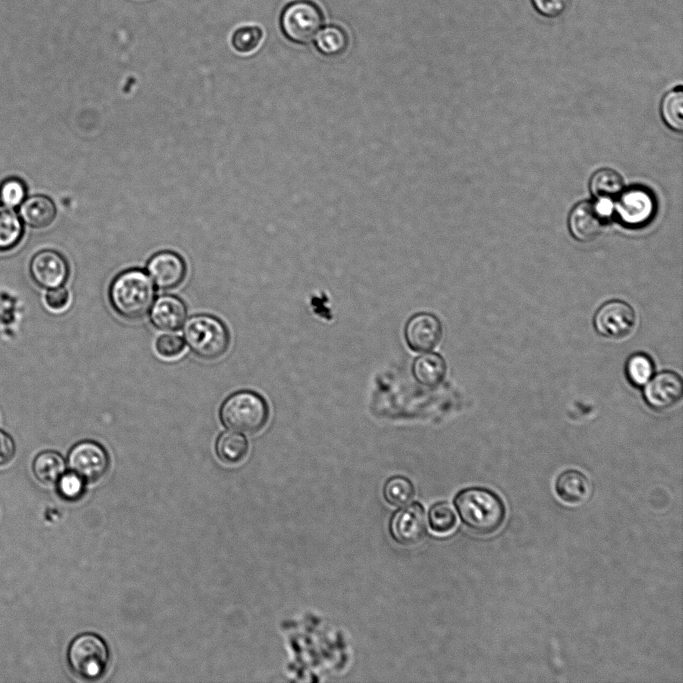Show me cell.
I'll return each instance as SVG.
<instances>
[{"label":"cell","mask_w":683,"mask_h":683,"mask_svg":"<svg viewBox=\"0 0 683 683\" xmlns=\"http://www.w3.org/2000/svg\"><path fill=\"white\" fill-rule=\"evenodd\" d=\"M108 298L111 307L119 316L127 320H137L150 311L155 298V288L144 270L127 269L112 280Z\"/></svg>","instance_id":"2"},{"label":"cell","mask_w":683,"mask_h":683,"mask_svg":"<svg viewBox=\"0 0 683 683\" xmlns=\"http://www.w3.org/2000/svg\"><path fill=\"white\" fill-rule=\"evenodd\" d=\"M455 507L462 522L479 535H490L502 526L506 507L502 498L485 487H468L455 496Z\"/></svg>","instance_id":"1"},{"label":"cell","mask_w":683,"mask_h":683,"mask_svg":"<svg viewBox=\"0 0 683 683\" xmlns=\"http://www.w3.org/2000/svg\"><path fill=\"white\" fill-rule=\"evenodd\" d=\"M644 386V400L655 410L673 407L683 395V382L680 375L669 370L658 373Z\"/></svg>","instance_id":"14"},{"label":"cell","mask_w":683,"mask_h":683,"mask_svg":"<svg viewBox=\"0 0 683 683\" xmlns=\"http://www.w3.org/2000/svg\"><path fill=\"white\" fill-rule=\"evenodd\" d=\"M392 538L401 545H413L426 535V515L423 506L414 502L406 504L391 517L389 524Z\"/></svg>","instance_id":"11"},{"label":"cell","mask_w":683,"mask_h":683,"mask_svg":"<svg viewBox=\"0 0 683 683\" xmlns=\"http://www.w3.org/2000/svg\"><path fill=\"white\" fill-rule=\"evenodd\" d=\"M23 236L22 220L9 207L0 205V252L15 248Z\"/></svg>","instance_id":"22"},{"label":"cell","mask_w":683,"mask_h":683,"mask_svg":"<svg viewBox=\"0 0 683 683\" xmlns=\"http://www.w3.org/2000/svg\"><path fill=\"white\" fill-rule=\"evenodd\" d=\"M16 445L13 438L0 430V466L8 464L15 456Z\"/></svg>","instance_id":"35"},{"label":"cell","mask_w":683,"mask_h":683,"mask_svg":"<svg viewBox=\"0 0 683 683\" xmlns=\"http://www.w3.org/2000/svg\"><path fill=\"white\" fill-rule=\"evenodd\" d=\"M58 489L65 499L76 500L83 494L84 480L74 472L63 473L58 479Z\"/></svg>","instance_id":"32"},{"label":"cell","mask_w":683,"mask_h":683,"mask_svg":"<svg viewBox=\"0 0 683 683\" xmlns=\"http://www.w3.org/2000/svg\"><path fill=\"white\" fill-rule=\"evenodd\" d=\"M248 452V442L239 432H223L216 442V453L226 463L235 464L244 459Z\"/></svg>","instance_id":"23"},{"label":"cell","mask_w":683,"mask_h":683,"mask_svg":"<svg viewBox=\"0 0 683 683\" xmlns=\"http://www.w3.org/2000/svg\"><path fill=\"white\" fill-rule=\"evenodd\" d=\"M44 301L50 310L56 312L62 311L67 307L70 301L69 292L62 286L49 289L45 295Z\"/></svg>","instance_id":"34"},{"label":"cell","mask_w":683,"mask_h":683,"mask_svg":"<svg viewBox=\"0 0 683 683\" xmlns=\"http://www.w3.org/2000/svg\"><path fill=\"white\" fill-rule=\"evenodd\" d=\"M29 272L37 286L49 290L63 286L69 277L70 269L62 254L45 249L32 257Z\"/></svg>","instance_id":"10"},{"label":"cell","mask_w":683,"mask_h":683,"mask_svg":"<svg viewBox=\"0 0 683 683\" xmlns=\"http://www.w3.org/2000/svg\"><path fill=\"white\" fill-rule=\"evenodd\" d=\"M660 113L664 123L672 130L681 132L683 129V92L674 88L662 98Z\"/></svg>","instance_id":"25"},{"label":"cell","mask_w":683,"mask_h":683,"mask_svg":"<svg viewBox=\"0 0 683 683\" xmlns=\"http://www.w3.org/2000/svg\"><path fill=\"white\" fill-rule=\"evenodd\" d=\"M263 32L258 26H243L236 29L231 37L233 48L239 53H250L261 43Z\"/></svg>","instance_id":"29"},{"label":"cell","mask_w":683,"mask_h":683,"mask_svg":"<svg viewBox=\"0 0 683 683\" xmlns=\"http://www.w3.org/2000/svg\"><path fill=\"white\" fill-rule=\"evenodd\" d=\"M347 33L337 25H328L315 36V45L320 53L326 56H339L348 47Z\"/></svg>","instance_id":"24"},{"label":"cell","mask_w":683,"mask_h":683,"mask_svg":"<svg viewBox=\"0 0 683 683\" xmlns=\"http://www.w3.org/2000/svg\"><path fill=\"white\" fill-rule=\"evenodd\" d=\"M412 482L403 476H393L384 485L385 500L393 506H404L414 497Z\"/></svg>","instance_id":"28"},{"label":"cell","mask_w":683,"mask_h":683,"mask_svg":"<svg viewBox=\"0 0 683 683\" xmlns=\"http://www.w3.org/2000/svg\"><path fill=\"white\" fill-rule=\"evenodd\" d=\"M428 522L434 533L446 535L455 529L457 515L448 502H438L430 508Z\"/></svg>","instance_id":"27"},{"label":"cell","mask_w":683,"mask_h":683,"mask_svg":"<svg viewBox=\"0 0 683 683\" xmlns=\"http://www.w3.org/2000/svg\"><path fill=\"white\" fill-rule=\"evenodd\" d=\"M442 324L431 313H417L406 323L404 336L408 346L416 352H427L436 347L442 337Z\"/></svg>","instance_id":"15"},{"label":"cell","mask_w":683,"mask_h":683,"mask_svg":"<svg viewBox=\"0 0 683 683\" xmlns=\"http://www.w3.org/2000/svg\"><path fill=\"white\" fill-rule=\"evenodd\" d=\"M591 194L601 202L616 199L624 190L621 175L613 169L603 168L596 171L589 182Z\"/></svg>","instance_id":"20"},{"label":"cell","mask_w":683,"mask_h":683,"mask_svg":"<svg viewBox=\"0 0 683 683\" xmlns=\"http://www.w3.org/2000/svg\"><path fill=\"white\" fill-rule=\"evenodd\" d=\"M593 324L597 333L604 337L624 338L636 326V313L627 302L618 299L610 300L598 308Z\"/></svg>","instance_id":"8"},{"label":"cell","mask_w":683,"mask_h":683,"mask_svg":"<svg viewBox=\"0 0 683 683\" xmlns=\"http://www.w3.org/2000/svg\"><path fill=\"white\" fill-rule=\"evenodd\" d=\"M447 366L442 356L437 353H425L418 356L412 365V374L422 385L434 388L446 375Z\"/></svg>","instance_id":"19"},{"label":"cell","mask_w":683,"mask_h":683,"mask_svg":"<svg viewBox=\"0 0 683 683\" xmlns=\"http://www.w3.org/2000/svg\"><path fill=\"white\" fill-rule=\"evenodd\" d=\"M67 459L70 470L88 482L101 479L109 467L107 451L94 441H81L75 444Z\"/></svg>","instance_id":"9"},{"label":"cell","mask_w":683,"mask_h":683,"mask_svg":"<svg viewBox=\"0 0 683 683\" xmlns=\"http://www.w3.org/2000/svg\"><path fill=\"white\" fill-rule=\"evenodd\" d=\"M65 467L64 458L58 452L47 450L35 457L32 470L40 482L52 484L62 476Z\"/></svg>","instance_id":"21"},{"label":"cell","mask_w":683,"mask_h":683,"mask_svg":"<svg viewBox=\"0 0 683 683\" xmlns=\"http://www.w3.org/2000/svg\"><path fill=\"white\" fill-rule=\"evenodd\" d=\"M26 199V185L17 178L10 177L0 184V204L9 208H16Z\"/></svg>","instance_id":"30"},{"label":"cell","mask_w":683,"mask_h":683,"mask_svg":"<svg viewBox=\"0 0 683 683\" xmlns=\"http://www.w3.org/2000/svg\"><path fill=\"white\" fill-rule=\"evenodd\" d=\"M109 659L104 640L96 634L84 633L77 636L68 649V662L72 671L87 680L99 678Z\"/></svg>","instance_id":"5"},{"label":"cell","mask_w":683,"mask_h":683,"mask_svg":"<svg viewBox=\"0 0 683 683\" xmlns=\"http://www.w3.org/2000/svg\"><path fill=\"white\" fill-rule=\"evenodd\" d=\"M280 24L290 41L306 44L313 40L323 24L320 8L309 0L290 3L282 12Z\"/></svg>","instance_id":"6"},{"label":"cell","mask_w":683,"mask_h":683,"mask_svg":"<svg viewBox=\"0 0 683 683\" xmlns=\"http://www.w3.org/2000/svg\"><path fill=\"white\" fill-rule=\"evenodd\" d=\"M147 273L155 286L160 290L178 287L186 276V263L173 251L155 253L147 263Z\"/></svg>","instance_id":"13"},{"label":"cell","mask_w":683,"mask_h":683,"mask_svg":"<svg viewBox=\"0 0 683 683\" xmlns=\"http://www.w3.org/2000/svg\"><path fill=\"white\" fill-rule=\"evenodd\" d=\"M654 363L646 353L631 355L626 363V376L628 381L636 387L644 386L653 376Z\"/></svg>","instance_id":"26"},{"label":"cell","mask_w":683,"mask_h":683,"mask_svg":"<svg viewBox=\"0 0 683 683\" xmlns=\"http://www.w3.org/2000/svg\"><path fill=\"white\" fill-rule=\"evenodd\" d=\"M54 202L45 195H33L25 199L19 208L20 219L29 227H48L56 218Z\"/></svg>","instance_id":"18"},{"label":"cell","mask_w":683,"mask_h":683,"mask_svg":"<svg viewBox=\"0 0 683 683\" xmlns=\"http://www.w3.org/2000/svg\"><path fill=\"white\" fill-rule=\"evenodd\" d=\"M615 212L622 224L639 228L648 224L656 212L652 192L640 186L624 189L616 198Z\"/></svg>","instance_id":"7"},{"label":"cell","mask_w":683,"mask_h":683,"mask_svg":"<svg viewBox=\"0 0 683 683\" xmlns=\"http://www.w3.org/2000/svg\"><path fill=\"white\" fill-rule=\"evenodd\" d=\"M605 212L599 204L583 201L570 211L568 227L571 235L580 242H592L598 239L605 228Z\"/></svg>","instance_id":"12"},{"label":"cell","mask_w":683,"mask_h":683,"mask_svg":"<svg viewBox=\"0 0 683 683\" xmlns=\"http://www.w3.org/2000/svg\"><path fill=\"white\" fill-rule=\"evenodd\" d=\"M185 342L200 358L214 360L223 356L230 343V335L222 321L214 316L199 314L185 321Z\"/></svg>","instance_id":"4"},{"label":"cell","mask_w":683,"mask_h":683,"mask_svg":"<svg viewBox=\"0 0 683 683\" xmlns=\"http://www.w3.org/2000/svg\"><path fill=\"white\" fill-rule=\"evenodd\" d=\"M269 409L265 399L258 393L242 390L230 395L221 405L222 424L236 432L254 434L267 423Z\"/></svg>","instance_id":"3"},{"label":"cell","mask_w":683,"mask_h":683,"mask_svg":"<svg viewBox=\"0 0 683 683\" xmlns=\"http://www.w3.org/2000/svg\"><path fill=\"white\" fill-rule=\"evenodd\" d=\"M155 349L163 358H175L184 351L185 342L179 335L163 334L157 338Z\"/></svg>","instance_id":"31"},{"label":"cell","mask_w":683,"mask_h":683,"mask_svg":"<svg viewBox=\"0 0 683 683\" xmlns=\"http://www.w3.org/2000/svg\"><path fill=\"white\" fill-rule=\"evenodd\" d=\"M555 492L564 503L581 505L590 497L591 483L581 471L568 469L561 472L556 478Z\"/></svg>","instance_id":"17"},{"label":"cell","mask_w":683,"mask_h":683,"mask_svg":"<svg viewBox=\"0 0 683 683\" xmlns=\"http://www.w3.org/2000/svg\"><path fill=\"white\" fill-rule=\"evenodd\" d=\"M531 3L543 17L557 18L566 12L571 0H531Z\"/></svg>","instance_id":"33"},{"label":"cell","mask_w":683,"mask_h":683,"mask_svg":"<svg viewBox=\"0 0 683 683\" xmlns=\"http://www.w3.org/2000/svg\"><path fill=\"white\" fill-rule=\"evenodd\" d=\"M187 309L184 302L174 295H162L154 300L150 308L152 324L162 331H176L186 321Z\"/></svg>","instance_id":"16"}]
</instances>
